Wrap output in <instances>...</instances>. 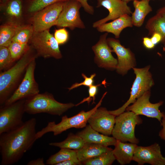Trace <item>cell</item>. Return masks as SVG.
Listing matches in <instances>:
<instances>
[{
  "label": "cell",
  "mask_w": 165,
  "mask_h": 165,
  "mask_svg": "<svg viewBox=\"0 0 165 165\" xmlns=\"http://www.w3.org/2000/svg\"><path fill=\"white\" fill-rule=\"evenodd\" d=\"M36 120L32 118L20 127L0 134L1 165L18 162L30 149L37 139Z\"/></svg>",
  "instance_id": "obj_1"
},
{
  "label": "cell",
  "mask_w": 165,
  "mask_h": 165,
  "mask_svg": "<svg viewBox=\"0 0 165 165\" xmlns=\"http://www.w3.org/2000/svg\"><path fill=\"white\" fill-rule=\"evenodd\" d=\"M36 56L30 48L13 66L0 74V104L3 105L12 94L30 62Z\"/></svg>",
  "instance_id": "obj_2"
},
{
  "label": "cell",
  "mask_w": 165,
  "mask_h": 165,
  "mask_svg": "<svg viewBox=\"0 0 165 165\" xmlns=\"http://www.w3.org/2000/svg\"><path fill=\"white\" fill-rule=\"evenodd\" d=\"M75 106L72 103L60 102L55 99L53 94L45 92L26 99L24 108L25 112L29 114L46 113L60 116Z\"/></svg>",
  "instance_id": "obj_3"
},
{
  "label": "cell",
  "mask_w": 165,
  "mask_h": 165,
  "mask_svg": "<svg viewBox=\"0 0 165 165\" xmlns=\"http://www.w3.org/2000/svg\"><path fill=\"white\" fill-rule=\"evenodd\" d=\"M107 93V92H105L97 105L89 111L85 112L82 110L76 115L70 117L65 115L62 117L61 121L57 124L54 121L48 122L46 127L37 132V139L49 132H53V135L56 136L71 128H80L85 127L89 117L101 105L103 100Z\"/></svg>",
  "instance_id": "obj_4"
},
{
  "label": "cell",
  "mask_w": 165,
  "mask_h": 165,
  "mask_svg": "<svg viewBox=\"0 0 165 165\" xmlns=\"http://www.w3.org/2000/svg\"><path fill=\"white\" fill-rule=\"evenodd\" d=\"M142 120L139 115L127 111L116 116L112 135L116 140L122 142L137 144L138 139L135 136L136 126L141 124Z\"/></svg>",
  "instance_id": "obj_5"
},
{
  "label": "cell",
  "mask_w": 165,
  "mask_h": 165,
  "mask_svg": "<svg viewBox=\"0 0 165 165\" xmlns=\"http://www.w3.org/2000/svg\"><path fill=\"white\" fill-rule=\"evenodd\" d=\"M150 68V66L148 65L143 68H132L136 77L132 86L129 98L119 108L109 111L111 113L116 116L124 112L128 106L134 103L145 92L150 90L154 82L152 74L149 71Z\"/></svg>",
  "instance_id": "obj_6"
},
{
  "label": "cell",
  "mask_w": 165,
  "mask_h": 165,
  "mask_svg": "<svg viewBox=\"0 0 165 165\" xmlns=\"http://www.w3.org/2000/svg\"><path fill=\"white\" fill-rule=\"evenodd\" d=\"M25 99L19 100L8 105L1 106L0 134L14 130L23 124Z\"/></svg>",
  "instance_id": "obj_7"
},
{
  "label": "cell",
  "mask_w": 165,
  "mask_h": 165,
  "mask_svg": "<svg viewBox=\"0 0 165 165\" xmlns=\"http://www.w3.org/2000/svg\"><path fill=\"white\" fill-rule=\"evenodd\" d=\"M30 41L38 56L44 58L53 57L58 59L62 57L59 44L49 30L34 31Z\"/></svg>",
  "instance_id": "obj_8"
},
{
  "label": "cell",
  "mask_w": 165,
  "mask_h": 165,
  "mask_svg": "<svg viewBox=\"0 0 165 165\" xmlns=\"http://www.w3.org/2000/svg\"><path fill=\"white\" fill-rule=\"evenodd\" d=\"M35 59H33L29 64L21 83L3 105H8L39 93L38 85L34 77L36 64Z\"/></svg>",
  "instance_id": "obj_9"
},
{
  "label": "cell",
  "mask_w": 165,
  "mask_h": 165,
  "mask_svg": "<svg viewBox=\"0 0 165 165\" xmlns=\"http://www.w3.org/2000/svg\"><path fill=\"white\" fill-rule=\"evenodd\" d=\"M64 2L53 4L35 13L31 20L34 31L49 30L52 26L55 25Z\"/></svg>",
  "instance_id": "obj_10"
},
{
  "label": "cell",
  "mask_w": 165,
  "mask_h": 165,
  "mask_svg": "<svg viewBox=\"0 0 165 165\" xmlns=\"http://www.w3.org/2000/svg\"><path fill=\"white\" fill-rule=\"evenodd\" d=\"M82 7L80 2L76 0H68L65 2L55 26L67 27L71 30L76 28H85V25L81 19L79 13Z\"/></svg>",
  "instance_id": "obj_11"
},
{
  "label": "cell",
  "mask_w": 165,
  "mask_h": 165,
  "mask_svg": "<svg viewBox=\"0 0 165 165\" xmlns=\"http://www.w3.org/2000/svg\"><path fill=\"white\" fill-rule=\"evenodd\" d=\"M108 45L112 52L117 56L118 64L116 70L119 74L124 75L136 65L134 53L129 48L122 45L118 39L112 38H107Z\"/></svg>",
  "instance_id": "obj_12"
},
{
  "label": "cell",
  "mask_w": 165,
  "mask_h": 165,
  "mask_svg": "<svg viewBox=\"0 0 165 165\" xmlns=\"http://www.w3.org/2000/svg\"><path fill=\"white\" fill-rule=\"evenodd\" d=\"M151 94L150 90L146 92L132 105L128 106L126 110L132 111L137 115L155 118L160 123L164 112H161L159 108L163 102L160 101L154 104L151 103L149 101Z\"/></svg>",
  "instance_id": "obj_13"
},
{
  "label": "cell",
  "mask_w": 165,
  "mask_h": 165,
  "mask_svg": "<svg viewBox=\"0 0 165 165\" xmlns=\"http://www.w3.org/2000/svg\"><path fill=\"white\" fill-rule=\"evenodd\" d=\"M108 33L101 35L98 42L92 47L94 54V61L100 68L109 70H116L117 59L113 56L112 49L108 44Z\"/></svg>",
  "instance_id": "obj_14"
},
{
  "label": "cell",
  "mask_w": 165,
  "mask_h": 165,
  "mask_svg": "<svg viewBox=\"0 0 165 165\" xmlns=\"http://www.w3.org/2000/svg\"><path fill=\"white\" fill-rule=\"evenodd\" d=\"M116 116L106 108L99 107L90 116L87 123L94 130L109 136L112 134Z\"/></svg>",
  "instance_id": "obj_15"
},
{
  "label": "cell",
  "mask_w": 165,
  "mask_h": 165,
  "mask_svg": "<svg viewBox=\"0 0 165 165\" xmlns=\"http://www.w3.org/2000/svg\"><path fill=\"white\" fill-rule=\"evenodd\" d=\"M133 161L138 165L148 163L152 165H165V157L162 155L160 147L155 143L148 146H137Z\"/></svg>",
  "instance_id": "obj_16"
},
{
  "label": "cell",
  "mask_w": 165,
  "mask_h": 165,
  "mask_svg": "<svg viewBox=\"0 0 165 165\" xmlns=\"http://www.w3.org/2000/svg\"><path fill=\"white\" fill-rule=\"evenodd\" d=\"M101 6L107 9L109 14L105 17L94 22L92 26L94 28L108 21L113 20L124 15H130L132 13L127 3L123 0H97V7Z\"/></svg>",
  "instance_id": "obj_17"
},
{
  "label": "cell",
  "mask_w": 165,
  "mask_h": 165,
  "mask_svg": "<svg viewBox=\"0 0 165 165\" xmlns=\"http://www.w3.org/2000/svg\"><path fill=\"white\" fill-rule=\"evenodd\" d=\"M76 134L81 137L86 143H93L106 146H114L116 140L113 137H110L99 132L93 129L89 124L82 131Z\"/></svg>",
  "instance_id": "obj_18"
},
{
  "label": "cell",
  "mask_w": 165,
  "mask_h": 165,
  "mask_svg": "<svg viewBox=\"0 0 165 165\" xmlns=\"http://www.w3.org/2000/svg\"><path fill=\"white\" fill-rule=\"evenodd\" d=\"M133 26L131 16L124 15L112 21L103 24L97 27L100 32H106L113 34L116 38H119L121 32L125 28Z\"/></svg>",
  "instance_id": "obj_19"
},
{
  "label": "cell",
  "mask_w": 165,
  "mask_h": 165,
  "mask_svg": "<svg viewBox=\"0 0 165 165\" xmlns=\"http://www.w3.org/2000/svg\"><path fill=\"white\" fill-rule=\"evenodd\" d=\"M137 144L127 143L117 140L113 149L116 160L121 165L130 163L133 161Z\"/></svg>",
  "instance_id": "obj_20"
},
{
  "label": "cell",
  "mask_w": 165,
  "mask_h": 165,
  "mask_svg": "<svg viewBox=\"0 0 165 165\" xmlns=\"http://www.w3.org/2000/svg\"><path fill=\"white\" fill-rule=\"evenodd\" d=\"M148 0H134L133 4L134 8L131 16L133 25L139 27L142 26L146 16L152 11Z\"/></svg>",
  "instance_id": "obj_21"
},
{
  "label": "cell",
  "mask_w": 165,
  "mask_h": 165,
  "mask_svg": "<svg viewBox=\"0 0 165 165\" xmlns=\"http://www.w3.org/2000/svg\"><path fill=\"white\" fill-rule=\"evenodd\" d=\"M112 148L108 146L93 143H86L80 149L77 150V156L82 163L96 157Z\"/></svg>",
  "instance_id": "obj_22"
},
{
  "label": "cell",
  "mask_w": 165,
  "mask_h": 165,
  "mask_svg": "<svg viewBox=\"0 0 165 165\" xmlns=\"http://www.w3.org/2000/svg\"><path fill=\"white\" fill-rule=\"evenodd\" d=\"M145 28L148 32V35H152L154 33H158L162 37L161 42L165 49V20L161 16L156 14L147 21Z\"/></svg>",
  "instance_id": "obj_23"
},
{
  "label": "cell",
  "mask_w": 165,
  "mask_h": 165,
  "mask_svg": "<svg viewBox=\"0 0 165 165\" xmlns=\"http://www.w3.org/2000/svg\"><path fill=\"white\" fill-rule=\"evenodd\" d=\"M19 24L10 22L1 26L0 47H8L12 42L13 38Z\"/></svg>",
  "instance_id": "obj_24"
},
{
  "label": "cell",
  "mask_w": 165,
  "mask_h": 165,
  "mask_svg": "<svg viewBox=\"0 0 165 165\" xmlns=\"http://www.w3.org/2000/svg\"><path fill=\"white\" fill-rule=\"evenodd\" d=\"M83 139L80 136L72 133H70L64 141L60 142H51L50 146L61 148H67L78 150L81 148L85 144Z\"/></svg>",
  "instance_id": "obj_25"
},
{
  "label": "cell",
  "mask_w": 165,
  "mask_h": 165,
  "mask_svg": "<svg viewBox=\"0 0 165 165\" xmlns=\"http://www.w3.org/2000/svg\"><path fill=\"white\" fill-rule=\"evenodd\" d=\"M68 160L79 161L77 158V150L67 148H61L58 152L50 156L46 160V163L49 165H56Z\"/></svg>",
  "instance_id": "obj_26"
},
{
  "label": "cell",
  "mask_w": 165,
  "mask_h": 165,
  "mask_svg": "<svg viewBox=\"0 0 165 165\" xmlns=\"http://www.w3.org/2000/svg\"><path fill=\"white\" fill-rule=\"evenodd\" d=\"M34 32L33 27L30 25H19L13 38L12 42L27 44Z\"/></svg>",
  "instance_id": "obj_27"
},
{
  "label": "cell",
  "mask_w": 165,
  "mask_h": 165,
  "mask_svg": "<svg viewBox=\"0 0 165 165\" xmlns=\"http://www.w3.org/2000/svg\"><path fill=\"white\" fill-rule=\"evenodd\" d=\"M116 160L112 149L82 163L85 165H111Z\"/></svg>",
  "instance_id": "obj_28"
},
{
  "label": "cell",
  "mask_w": 165,
  "mask_h": 165,
  "mask_svg": "<svg viewBox=\"0 0 165 165\" xmlns=\"http://www.w3.org/2000/svg\"><path fill=\"white\" fill-rule=\"evenodd\" d=\"M2 3L6 6V11L9 15L16 17L21 16L22 9L21 0H8Z\"/></svg>",
  "instance_id": "obj_29"
},
{
  "label": "cell",
  "mask_w": 165,
  "mask_h": 165,
  "mask_svg": "<svg viewBox=\"0 0 165 165\" xmlns=\"http://www.w3.org/2000/svg\"><path fill=\"white\" fill-rule=\"evenodd\" d=\"M68 0H31L28 7V11L35 13L46 7L53 4Z\"/></svg>",
  "instance_id": "obj_30"
},
{
  "label": "cell",
  "mask_w": 165,
  "mask_h": 165,
  "mask_svg": "<svg viewBox=\"0 0 165 165\" xmlns=\"http://www.w3.org/2000/svg\"><path fill=\"white\" fill-rule=\"evenodd\" d=\"M14 61L19 59L30 48L28 44L13 42L8 47Z\"/></svg>",
  "instance_id": "obj_31"
},
{
  "label": "cell",
  "mask_w": 165,
  "mask_h": 165,
  "mask_svg": "<svg viewBox=\"0 0 165 165\" xmlns=\"http://www.w3.org/2000/svg\"><path fill=\"white\" fill-rule=\"evenodd\" d=\"M14 61L8 48L0 47V70L9 68Z\"/></svg>",
  "instance_id": "obj_32"
},
{
  "label": "cell",
  "mask_w": 165,
  "mask_h": 165,
  "mask_svg": "<svg viewBox=\"0 0 165 165\" xmlns=\"http://www.w3.org/2000/svg\"><path fill=\"white\" fill-rule=\"evenodd\" d=\"M82 75L84 79V81L80 83L76 82L72 84L70 87L68 88L69 91H70L81 86H84L89 87L94 85V78L96 75L95 73L92 74L89 77H87L83 73L82 74Z\"/></svg>",
  "instance_id": "obj_33"
},
{
  "label": "cell",
  "mask_w": 165,
  "mask_h": 165,
  "mask_svg": "<svg viewBox=\"0 0 165 165\" xmlns=\"http://www.w3.org/2000/svg\"><path fill=\"white\" fill-rule=\"evenodd\" d=\"M102 83L96 85H93L89 87L88 89L89 96L84 98L80 102L75 105V106H77L86 101H87L89 105L92 100L93 101L92 104L95 103V97L97 93L98 87Z\"/></svg>",
  "instance_id": "obj_34"
},
{
  "label": "cell",
  "mask_w": 165,
  "mask_h": 165,
  "mask_svg": "<svg viewBox=\"0 0 165 165\" xmlns=\"http://www.w3.org/2000/svg\"><path fill=\"white\" fill-rule=\"evenodd\" d=\"M54 37L59 44H63L68 40V32L64 28L57 29L55 32Z\"/></svg>",
  "instance_id": "obj_35"
},
{
  "label": "cell",
  "mask_w": 165,
  "mask_h": 165,
  "mask_svg": "<svg viewBox=\"0 0 165 165\" xmlns=\"http://www.w3.org/2000/svg\"><path fill=\"white\" fill-rule=\"evenodd\" d=\"M79 2L81 4L85 11L89 14H93L94 9L93 7L90 5L88 2V0H75Z\"/></svg>",
  "instance_id": "obj_36"
},
{
  "label": "cell",
  "mask_w": 165,
  "mask_h": 165,
  "mask_svg": "<svg viewBox=\"0 0 165 165\" xmlns=\"http://www.w3.org/2000/svg\"><path fill=\"white\" fill-rule=\"evenodd\" d=\"M162 128L159 132V136L162 139L165 141V113L164 112L160 123Z\"/></svg>",
  "instance_id": "obj_37"
},
{
  "label": "cell",
  "mask_w": 165,
  "mask_h": 165,
  "mask_svg": "<svg viewBox=\"0 0 165 165\" xmlns=\"http://www.w3.org/2000/svg\"><path fill=\"white\" fill-rule=\"evenodd\" d=\"M143 43L144 46L148 49L153 48L155 46L152 42L151 38L148 37H144L143 38Z\"/></svg>",
  "instance_id": "obj_38"
},
{
  "label": "cell",
  "mask_w": 165,
  "mask_h": 165,
  "mask_svg": "<svg viewBox=\"0 0 165 165\" xmlns=\"http://www.w3.org/2000/svg\"><path fill=\"white\" fill-rule=\"evenodd\" d=\"M82 163L79 161L73 160H68L59 163L56 165H80Z\"/></svg>",
  "instance_id": "obj_39"
},
{
  "label": "cell",
  "mask_w": 165,
  "mask_h": 165,
  "mask_svg": "<svg viewBox=\"0 0 165 165\" xmlns=\"http://www.w3.org/2000/svg\"><path fill=\"white\" fill-rule=\"evenodd\" d=\"M44 160L43 157L39 158L36 159L32 160L29 161L27 163L28 165H45Z\"/></svg>",
  "instance_id": "obj_40"
},
{
  "label": "cell",
  "mask_w": 165,
  "mask_h": 165,
  "mask_svg": "<svg viewBox=\"0 0 165 165\" xmlns=\"http://www.w3.org/2000/svg\"><path fill=\"white\" fill-rule=\"evenodd\" d=\"M151 38L152 42L155 45L160 42H161L162 40L161 35L159 34L156 33L153 34Z\"/></svg>",
  "instance_id": "obj_41"
},
{
  "label": "cell",
  "mask_w": 165,
  "mask_h": 165,
  "mask_svg": "<svg viewBox=\"0 0 165 165\" xmlns=\"http://www.w3.org/2000/svg\"><path fill=\"white\" fill-rule=\"evenodd\" d=\"M156 13L163 17L165 20V6L159 9Z\"/></svg>",
  "instance_id": "obj_42"
},
{
  "label": "cell",
  "mask_w": 165,
  "mask_h": 165,
  "mask_svg": "<svg viewBox=\"0 0 165 165\" xmlns=\"http://www.w3.org/2000/svg\"><path fill=\"white\" fill-rule=\"evenodd\" d=\"M123 1L126 2L127 3L131 1H133L134 0H123Z\"/></svg>",
  "instance_id": "obj_43"
},
{
  "label": "cell",
  "mask_w": 165,
  "mask_h": 165,
  "mask_svg": "<svg viewBox=\"0 0 165 165\" xmlns=\"http://www.w3.org/2000/svg\"><path fill=\"white\" fill-rule=\"evenodd\" d=\"M8 0H1V2L2 3L5 2Z\"/></svg>",
  "instance_id": "obj_44"
},
{
  "label": "cell",
  "mask_w": 165,
  "mask_h": 165,
  "mask_svg": "<svg viewBox=\"0 0 165 165\" xmlns=\"http://www.w3.org/2000/svg\"><path fill=\"white\" fill-rule=\"evenodd\" d=\"M149 0V1H150V0Z\"/></svg>",
  "instance_id": "obj_45"
}]
</instances>
